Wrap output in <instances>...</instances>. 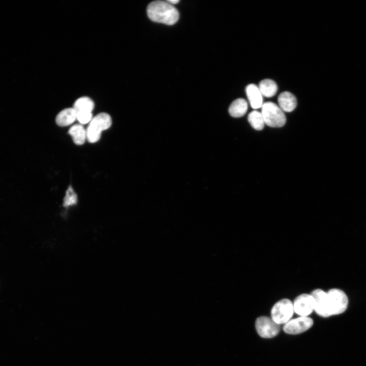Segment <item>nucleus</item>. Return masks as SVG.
<instances>
[{
	"label": "nucleus",
	"instance_id": "nucleus-13",
	"mask_svg": "<svg viewBox=\"0 0 366 366\" xmlns=\"http://www.w3.org/2000/svg\"><path fill=\"white\" fill-rule=\"evenodd\" d=\"M248 109L247 102L243 99L234 100L230 105L229 113L234 117H239L245 114Z\"/></svg>",
	"mask_w": 366,
	"mask_h": 366
},
{
	"label": "nucleus",
	"instance_id": "nucleus-11",
	"mask_svg": "<svg viewBox=\"0 0 366 366\" xmlns=\"http://www.w3.org/2000/svg\"><path fill=\"white\" fill-rule=\"evenodd\" d=\"M278 100L280 108L283 111L287 112L294 110L297 105L295 97L289 92H284L280 94Z\"/></svg>",
	"mask_w": 366,
	"mask_h": 366
},
{
	"label": "nucleus",
	"instance_id": "nucleus-1",
	"mask_svg": "<svg viewBox=\"0 0 366 366\" xmlns=\"http://www.w3.org/2000/svg\"><path fill=\"white\" fill-rule=\"evenodd\" d=\"M147 15L152 21L172 25L178 19L177 9L167 1H156L150 3L147 9Z\"/></svg>",
	"mask_w": 366,
	"mask_h": 366
},
{
	"label": "nucleus",
	"instance_id": "nucleus-8",
	"mask_svg": "<svg viewBox=\"0 0 366 366\" xmlns=\"http://www.w3.org/2000/svg\"><path fill=\"white\" fill-rule=\"evenodd\" d=\"M293 305L294 311L300 316L306 317L314 310V300L311 294L299 295L295 299Z\"/></svg>",
	"mask_w": 366,
	"mask_h": 366
},
{
	"label": "nucleus",
	"instance_id": "nucleus-10",
	"mask_svg": "<svg viewBox=\"0 0 366 366\" xmlns=\"http://www.w3.org/2000/svg\"><path fill=\"white\" fill-rule=\"evenodd\" d=\"M246 91L251 107L255 109L261 107L263 104L262 95L258 86L254 84H249Z\"/></svg>",
	"mask_w": 366,
	"mask_h": 366
},
{
	"label": "nucleus",
	"instance_id": "nucleus-18",
	"mask_svg": "<svg viewBox=\"0 0 366 366\" xmlns=\"http://www.w3.org/2000/svg\"><path fill=\"white\" fill-rule=\"evenodd\" d=\"M77 202V195L72 188L69 186L66 192V194L63 199V206L64 207H68L75 205Z\"/></svg>",
	"mask_w": 366,
	"mask_h": 366
},
{
	"label": "nucleus",
	"instance_id": "nucleus-7",
	"mask_svg": "<svg viewBox=\"0 0 366 366\" xmlns=\"http://www.w3.org/2000/svg\"><path fill=\"white\" fill-rule=\"evenodd\" d=\"M313 324V320L306 316L289 320L283 327L284 331L288 334H297L303 332L310 328Z\"/></svg>",
	"mask_w": 366,
	"mask_h": 366
},
{
	"label": "nucleus",
	"instance_id": "nucleus-5",
	"mask_svg": "<svg viewBox=\"0 0 366 366\" xmlns=\"http://www.w3.org/2000/svg\"><path fill=\"white\" fill-rule=\"evenodd\" d=\"M327 294L331 316L344 313L348 304V299L345 292L339 289L333 288L329 290Z\"/></svg>",
	"mask_w": 366,
	"mask_h": 366
},
{
	"label": "nucleus",
	"instance_id": "nucleus-9",
	"mask_svg": "<svg viewBox=\"0 0 366 366\" xmlns=\"http://www.w3.org/2000/svg\"><path fill=\"white\" fill-rule=\"evenodd\" d=\"M311 294L314 300V310L316 313L323 317L331 316L327 292L320 289H316Z\"/></svg>",
	"mask_w": 366,
	"mask_h": 366
},
{
	"label": "nucleus",
	"instance_id": "nucleus-16",
	"mask_svg": "<svg viewBox=\"0 0 366 366\" xmlns=\"http://www.w3.org/2000/svg\"><path fill=\"white\" fill-rule=\"evenodd\" d=\"M258 87L262 95L267 98L273 96L278 90L276 83L269 79H265L261 81Z\"/></svg>",
	"mask_w": 366,
	"mask_h": 366
},
{
	"label": "nucleus",
	"instance_id": "nucleus-12",
	"mask_svg": "<svg viewBox=\"0 0 366 366\" xmlns=\"http://www.w3.org/2000/svg\"><path fill=\"white\" fill-rule=\"evenodd\" d=\"M76 119V112L73 108H68L60 111L56 116L55 122L59 126H68Z\"/></svg>",
	"mask_w": 366,
	"mask_h": 366
},
{
	"label": "nucleus",
	"instance_id": "nucleus-3",
	"mask_svg": "<svg viewBox=\"0 0 366 366\" xmlns=\"http://www.w3.org/2000/svg\"><path fill=\"white\" fill-rule=\"evenodd\" d=\"M261 113L265 124L270 127H281L286 123V118L283 111L273 102L263 103Z\"/></svg>",
	"mask_w": 366,
	"mask_h": 366
},
{
	"label": "nucleus",
	"instance_id": "nucleus-19",
	"mask_svg": "<svg viewBox=\"0 0 366 366\" xmlns=\"http://www.w3.org/2000/svg\"><path fill=\"white\" fill-rule=\"evenodd\" d=\"M93 118L92 112H78L76 113V119L81 124H86L89 123Z\"/></svg>",
	"mask_w": 366,
	"mask_h": 366
},
{
	"label": "nucleus",
	"instance_id": "nucleus-4",
	"mask_svg": "<svg viewBox=\"0 0 366 366\" xmlns=\"http://www.w3.org/2000/svg\"><path fill=\"white\" fill-rule=\"evenodd\" d=\"M293 305L288 299H282L276 302L271 310V319L278 324L287 323L293 316Z\"/></svg>",
	"mask_w": 366,
	"mask_h": 366
},
{
	"label": "nucleus",
	"instance_id": "nucleus-14",
	"mask_svg": "<svg viewBox=\"0 0 366 366\" xmlns=\"http://www.w3.org/2000/svg\"><path fill=\"white\" fill-rule=\"evenodd\" d=\"M74 142L77 145H82L86 139V131L81 125L72 126L69 130Z\"/></svg>",
	"mask_w": 366,
	"mask_h": 366
},
{
	"label": "nucleus",
	"instance_id": "nucleus-15",
	"mask_svg": "<svg viewBox=\"0 0 366 366\" xmlns=\"http://www.w3.org/2000/svg\"><path fill=\"white\" fill-rule=\"evenodd\" d=\"M94 101L89 97H82L76 100L74 103L73 108L76 113L92 112L94 108Z\"/></svg>",
	"mask_w": 366,
	"mask_h": 366
},
{
	"label": "nucleus",
	"instance_id": "nucleus-20",
	"mask_svg": "<svg viewBox=\"0 0 366 366\" xmlns=\"http://www.w3.org/2000/svg\"><path fill=\"white\" fill-rule=\"evenodd\" d=\"M167 2L168 3L172 5V4H176L178 3L179 2V1H178V0H168Z\"/></svg>",
	"mask_w": 366,
	"mask_h": 366
},
{
	"label": "nucleus",
	"instance_id": "nucleus-17",
	"mask_svg": "<svg viewBox=\"0 0 366 366\" xmlns=\"http://www.w3.org/2000/svg\"><path fill=\"white\" fill-rule=\"evenodd\" d=\"M248 120L254 129L261 130L263 129L265 122L261 112L257 110L252 111L248 115Z\"/></svg>",
	"mask_w": 366,
	"mask_h": 366
},
{
	"label": "nucleus",
	"instance_id": "nucleus-6",
	"mask_svg": "<svg viewBox=\"0 0 366 366\" xmlns=\"http://www.w3.org/2000/svg\"><path fill=\"white\" fill-rule=\"evenodd\" d=\"M255 327L258 334L264 338H273L280 331L279 324L266 316L258 317L255 322Z\"/></svg>",
	"mask_w": 366,
	"mask_h": 366
},
{
	"label": "nucleus",
	"instance_id": "nucleus-2",
	"mask_svg": "<svg viewBox=\"0 0 366 366\" xmlns=\"http://www.w3.org/2000/svg\"><path fill=\"white\" fill-rule=\"evenodd\" d=\"M112 124L111 116L106 113H100L93 117L87 127L86 139L90 143L97 142L102 131L109 129Z\"/></svg>",
	"mask_w": 366,
	"mask_h": 366
}]
</instances>
